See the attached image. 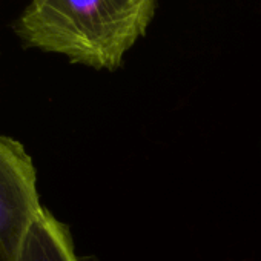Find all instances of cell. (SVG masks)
<instances>
[{"label":"cell","instance_id":"6da1fadb","mask_svg":"<svg viewBox=\"0 0 261 261\" xmlns=\"http://www.w3.org/2000/svg\"><path fill=\"white\" fill-rule=\"evenodd\" d=\"M157 0H30L14 23L25 46L115 71L146 36Z\"/></svg>","mask_w":261,"mask_h":261},{"label":"cell","instance_id":"7a4b0ae2","mask_svg":"<svg viewBox=\"0 0 261 261\" xmlns=\"http://www.w3.org/2000/svg\"><path fill=\"white\" fill-rule=\"evenodd\" d=\"M43 211L33 159L22 143L0 136V261H20Z\"/></svg>","mask_w":261,"mask_h":261},{"label":"cell","instance_id":"3957f363","mask_svg":"<svg viewBox=\"0 0 261 261\" xmlns=\"http://www.w3.org/2000/svg\"><path fill=\"white\" fill-rule=\"evenodd\" d=\"M20 261H79V258L68 240L49 233H36L28 240Z\"/></svg>","mask_w":261,"mask_h":261}]
</instances>
